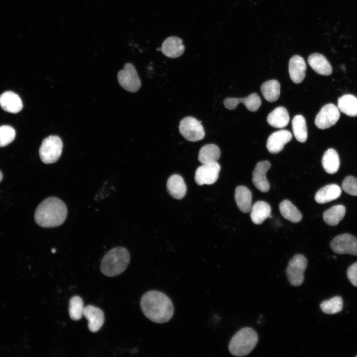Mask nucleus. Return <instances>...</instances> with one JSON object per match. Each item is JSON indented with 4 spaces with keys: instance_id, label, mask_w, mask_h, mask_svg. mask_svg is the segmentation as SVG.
<instances>
[{
    "instance_id": "27",
    "label": "nucleus",
    "mask_w": 357,
    "mask_h": 357,
    "mask_svg": "<svg viewBox=\"0 0 357 357\" xmlns=\"http://www.w3.org/2000/svg\"><path fill=\"white\" fill-rule=\"evenodd\" d=\"M221 156L220 150L214 144H208L201 148L198 160L202 164L217 162Z\"/></svg>"
},
{
    "instance_id": "28",
    "label": "nucleus",
    "mask_w": 357,
    "mask_h": 357,
    "mask_svg": "<svg viewBox=\"0 0 357 357\" xmlns=\"http://www.w3.org/2000/svg\"><path fill=\"white\" fill-rule=\"evenodd\" d=\"M279 209L282 216L292 223H298L302 219L301 213L288 200H284L280 203Z\"/></svg>"
},
{
    "instance_id": "14",
    "label": "nucleus",
    "mask_w": 357,
    "mask_h": 357,
    "mask_svg": "<svg viewBox=\"0 0 357 357\" xmlns=\"http://www.w3.org/2000/svg\"><path fill=\"white\" fill-rule=\"evenodd\" d=\"M292 134L290 131L282 129L272 133L267 141V148L272 154H276L281 151L286 144L290 141Z\"/></svg>"
},
{
    "instance_id": "33",
    "label": "nucleus",
    "mask_w": 357,
    "mask_h": 357,
    "mask_svg": "<svg viewBox=\"0 0 357 357\" xmlns=\"http://www.w3.org/2000/svg\"><path fill=\"white\" fill-rule=\"evenodd\" d=\"M84 303L79 296L72 297L69 301L68 312L70 318L73 320H79L83 315Z\"/></svg>"
},
{
    "instance_id": "13",
    "label": "nucleus",
    "mask_w": 357,
    "mask_h": 357,
    "mask_svg": "<svg viewBox=\"0 0 357 357\" xmlns=\"http://www.w3.org/2000/svg\"><path fill=\"white\" fill-rule=\"evenodd\" d=\"M270 167L271 164L269 161H260L257 163L253 172V183L258 189L263 192H266L270 189L266 173Z\"/></svg>"
},
{
    "instance_id": "12",
    "label": "nucleus",
    "mask_w": 357,
    "mask_h": 357,
    "mask_svg": "<svg viewBox=\"0 0 357 357\" xmlns=\"http://www.w3.org/2000/svg\"><path fill=\"white\" fill-rule=\"evenodd\" d=\"M242 103L251 112L256 111L261 105V100L256 93H252L247 97L244 98H226L224 101V105L229 110L235 109L239 103Z\"/></svg>"
},
{
    "instance_id": "29",
    "label": "nucleus",
    "mask_w": 357,
    "mask_h": 357,
    "mask_svg": "<svg viewBox=\"0 0 357 357\" xmlns=\"http://www.w3.org/2000/svg\"><path fill=\"white\" fill-rule=\"evenodd\" d=\"M346 213V208L342 205H335L325 211L323 215L324 222L330 226L337 225L343 219Z\"/></svg>"
},
{
    "instance_id": "31",
    "label": "nucleus",
    "mask_w": 357,
    "mask_h": 357,
    "mask_svg": "<svg viewBox=\"0 0 357 357\" xmlns=\"http://www.w3.org/2000/svg\"><path fill=\"white\" fill-rule=\"evenodd\" d=\"M292 128L296 139L301 143L307 138V131L304 118L300 115L295 116L292 120Z\"/></svg>"
},
{
    "instance_id": "7",
    "label": "nucleus",
    "mask_w": 357,
    "mask_h": 357,
    "mask_svg": "<svg viewBox=\"0 0 357 357\" xmlns=\"http://www.w3.org/2000/svg\"><path fill=\"white\" fill-rule=\"evenodd\" d=\"M179 130L181 135L187 140L196 142L203 139L205 133L201 121L192 117H186L182 119L179 124Z\"/></svg>"
},
{
    "instance_id": "19",
    "label": "nucleus",
    "mask_w": 357,
    "mask_h": 357,
    "mask_svg": "<svg viewBox=\"0 0 357 357\" xmlns=\"http://www.w3.org/2000/svg\"><path fill=\"white\" fill-rule=\"evenodd\" d=\"M167 188L173 197L180 199L186 192V185L182 177L178 174L172 175L168 179Z\"/></svg>"
},
{
    "instance_id": "24",
    "label": "nucleus",
    "mask_w": 357,
    "mask_h": 357,
    "mask_svg": "<svg viewBox=\"0 0 357 357\" xmlns=\"http://www.w3.org/2000/svg\"><path fill=\"white\" fill-rule=\"evenodd\" d=\"M290 117L287 110L283 107H278L268 116L267 121L272 127L282 128L289 123Z\"/></svg>"
},
{
    "instance_id": "4",
    "label": "nucleus",
    "mask_w": 357,
    "mask_h": 357,
    "mask_svg": "<svg viewBox=\"0 0 357 357\" xmlns=\"http://www.w3.org/2000/svg\"><path fill=\"white\" fill-rule=\"evenodd\" d=\"M258 340L257 334L253 329L241 328L231 338L228 347L229 352L236 357L246 356L254 348Z\"/></svg>"
},
{
    "instance_id": "5",
    "label": "nucleus",
    "mask_w": 357,
    "mask_h": 357,
    "mask_svg": "<svg viewBox=\"0 0 357 357\" xmlns=\"http://www.w3.org/2000/svg\"><path fill=\"white\" fill-rule=\"evenodd\" d=\"M63 144L61 139L57 135H50L45 138L39 149V156L45 164H52L60 158Z\"/></svg>"
},
{
    "instance_id": "34",
    "label": "nucleus",
    "mask_w": 357,
    "mask_h": 357,
    "mask_svg": "<svg viewBox=\"0 0 357 357\" xmlns=\"http://www.w3.org/2000/svg\"><path fill=\"white\" fill-rule=\"evenodd\" d=\"M16 135L15 129L11 126L3 125L0 126V147H4L14 139Z\"/></svg>"
},
{
    "instance_id": "39",
    "label": "nucleus",
    "mask_w": 357,
    "mask_h": 357,
    "mask_svg": "<svg viewBox=\"0 0 357 357\" xmlns=\"http://www.w3.org/2000/svg\"><path fill=\"white\" fill-rule=\"evenodd\" d=\"M157 51H161V48H157Z\"/></svg>"
},
{
    "instance_id": "35",
    "label": "nucleus",
    "mask_w": 357,
    "mask_h": 357,
    "mask_svg": "<svg viewBox=\"0 0 357 357\" xmlns=\"http://www.w3.org/2000/svg\"><path fill=\"white\" fill-rule=\"evenodd\" d=\"M342 187L347 193L357 196V178L351 176L346 177L342 182Z\"/></svg>"
},
{
    "instance_id": "15",
    "label": "nucleus",
    "mask_w": 357,
    "mask_h": 357,
    "mask_svg": "<svg viewBox=\"0 0 357 357\" xmlns=\"http://www.w3.org/2000/svg\"><path fill=\"white\" fill-rule=\"evenodd\" d=\"M83 315L87 319L88 329L92 332L98 331L104 324V312L97 307L91 305L84 307Z\"/></svg>"
},
{
    "instance_id": "30",
    "label": "nucleus",
    "mask_w": 357,
    "mask_h": 357,
    "mask_svg": "<svg viewBox=\"0 0 357 357\" xmlns=\"http://www.w3.org/2000/svg\"><path fill=\"white\" fill-rule=\"evenodd\" d=\"M261 93L268 102L277 101L280 95V84L276 80H270L263 83L261 86Z\"/></svg>"
},
{
    "instance_id": "16",
    "label": "nucleus",
    "mask_w": 357,
    "mask_h": 357,
    "mask_svg": "<svg viewBox=\"0 0 357 357\" xmlns=\"http://www.w3.org/2000/svg\"><path fill=\"white\" fill-rule=\"evenodd\" d=\"M161 52L168 58L174 59L181 56L185 50L181 39L171 36L166 39L162 44Z\"/></svg>"
},
{
    "instance_id": "11",
    "label": "nucleus",
    "mask_w": 357,
    "mask_h": 357,
    "mask_svg": "<svg viewBox=\"0 0 357 357\" xmlns=\"http://www.w3.org/2000/svg\"><path fill=\"white\" fill-rule=\"evenodd\" d=\"M340 116V111L334 104L323 106L316 116L315 124L319 129H324L335 124Z\"/></svg>"
},
{
    "instance_id": "3",
    "label": "nucleus",
    "mask_w": 357,
    "mask_h": 357,
    "mask_svg": "<svg viewBox=\"0 0 357 357\" xmlns=\"http://www.w3.org/2000/svg\"><path fill=\"white\" fill-rule=\"evenodd\" d=\"M130 256L124 247L118 246L108 251L103 257L100 269L102 273L108 277L120 275L127 267Z\"/></svg>"
},
{
    "instance_id": "8",
    "label": "nucleus",
    "mask_w": 357,
    "mask_h": 357,
    "mask_svg": "<svg viewBox=\"0 0 357 357\" xmlns=\"http://www.w3.org/2000/svg\"><path fill=\"white\" fill-rule=\"evenodd\" d=\"M119 85L125 90L134 93L140 89L141 82L135 67L130 63L124 64L117 75Z\"/></svg>"
},
{
    "instance_id": "10",
    "label": "nucleus",
    "mask_w": 357,
    "mask_h": 357,
    "mask_svg": "<svg viewBox=\"0 0 357 357\" xmlns=\"http://www.w3.org/2000/svg\"><path fill=\"white\" fill-rule=\"evenodd\" d=\"M221 169L217 162L202 164L196 170L195 180L199 185L212 184L218 179Z\"/></svg>"
},
{
    "instance_id": "9",
    "label": "nucleus",
    "mask_w": 357,
    "mask_h": 357,
    "mask_svg": "<svg viewBox=\"0 0 357 357\" xmlns=\"http://www.w3.org/2000/svg\"><path fill=\"white\" fill-rule=\"evenodd\" d=\"M330 247L337 254L357 255V238L349 234L340 235L332 240Z\"/></svg>"
},
{
    "instance_id": "2",
    "label": "nucleus",
    "mask_w": 357,
    "mask_h": 357,
    "mask_svg": "<svg viewBox=\"0 0 357 357\" xmlns=\"http://www.w3.org/2000/svg\"><path fill=\"white\" fill-rule=\"evenodd\" d=\"M67 214L65 204L56 197L44 200L37 207L34 214L36 223L43 228H50L61 225Z\"/></svg>"
},
{
    "instance_id": "32",
    "label": "nucleus",
    "mask_w": 357,
    "mask_h": 357,
    "mask_svg": "<svg viewBox=\"0 0 357 357\" xmlns=\"http://www.w3.org/2000/svg\"><path fill=\"white\" fill-rule=\"evenodd\" d=\"M343 306L342 298L339 296H335L332 298L323 301L320 305L322 311L329 314H336L340 312Z\"/></svg>"
},
{
    "instance_id": "37",
    "label": "nucleus",
    "mask_w": 357,
    "mask_h": 357,
    "mask_svg": "<svg viewBox=\"0 0 357 357\" xmlns=\"http://www.w3.org/2000/svg\"><path fill=\"white\" fill-rule=\"evenodd\" d=\"M3 178V176L1 172L0 171V182L2 180Z\"/></svg>"
},
{
    "instance_id": "17",
    "label": "nucleus",
    "mask_w": 357,
    "mask_h": 357,
    "mask_svg": "<svg viewBox=\"0 0 357 357\" xmlns=\"http://www.w3.org/2000/svg\"><path fill=\"white\" fill-rule=\"evenodd\" d=\"M306 65L304 59L298 55L293 56L289 62V73L293 82H301L305 76Z\"/></svg>"
},
{
    "instance_id": "1",
    "label": "nucleus",
    "mask_w": 357,
    "mask_h": 357,
    "mask_svg": "<svg viewBox=\"0 0 357 357\" xmlns=\"http://www.w3.org/2000/svg\"><path fill=\"white\" fill-rule=\"evenodd\" d=\"M140 306L144 315L157 323L167 322L174 313L171 299L164 293L156 290L148 291L142 296Z\"/></svg>"
},
{
    "instance_id": "21",
    "label": "nucleus",
    "mask_w": 357,
    "mask_h": 357,
    "mask_svg": "<svg viewBox=\"0 0 357 357\" xmlns=\"http://www.w3.org/2000/svg\"><path fill=\"white\" fill-rule=\"evenodd\" d=\"M341 192V188L338 185L328 184L319 189L316 193L314 198L317 203L324 204L339 198Z\"/></svg>"
},
{
    "instance_id": "25",
    "label": "nucleus",
    "mask_w": 357,
    "mask_h": 357,
    "mask_svg": "<svg viewBox=\"0 0 357 357\" xmlns=\"http://www.w3.org/2000/svg\"><path fill=\"white\" fill-rule=\"evenodd\" d=\"M338 108L349 117L357 116V97L352 94H345L338 100Z\"/></svg>"
},
{
    "instance_id": "38",
    "label": "nucleus",
    "mask_w": 357,
    "mask_h": 357,
    "mask_svg": "<svg viewBox=\"0 0 357 357\" xmlns=\"http://www.w3.org/2000/svg\"><path fill=\"white\" fill-rule=\"evenodd\" d=\"M56 251V250L55 249H52V252L53 253H55Z\"/></svg>"
},
{
    "instance_id": "23",
    "label": "nucleus",
    "mask_w": 357,
    "mask_h": 357,
    "mask_svg": "<svg viewBox=\"0 0 357 357\" xmlns=\"http://www.w3.org/2000/svg\"><path fill=\"white\" fill-rule=\"evenodd\" d=\"M250 217L252 222L257 225L262 224L271 215L270 206L263 201L256 202L251 207Z\"/></svg>"
},
{
    "instance_id": "40",
    "label": "nucleus",
    "mask_w": 357,
    "mask_h": 357,
    "mask_svg": "<svg viewBox=\"0 0 357 357\" xmlns=\"http://www.w3.org/2000/svg\"><path fill=\"white\" fill-rule=\"evenodd\" d=\"M356 357H357V356H356Z\"/></svg>"
},
{
    "instance_id": "22",
    "label": "nucleus",
    "mask_w": 357,
    "mask_h": 357,
    "mask_svg": "<svg viewBox=\"0 0 357 357\" xmlns=\"http://www.w3.org/2000/svg\"><path fill=\"white\" fill-rule=\"evenodd\" d=\"M235 199L238 209L243 213L250 211L251 207L252 194L244 186L240 185L235 189Z\"/></svg>"
},
{
    "instance_id": "6",
    "label": "nucleus",
    "mask_w": 357,
    "mask_h": 357,
    "mask_svg": "<svg viewBox=\"0 0 357 357\" xmlns=\"http://www.w3.org/2000/svg\"><path fill=\"white\" fill-rule=\"evenodd\" d=\"M307 260L304 255H295L289 262L286 270L290 283L294 286L301 285L304 281V272L307 267Z\"/></svg>"
},
{
    "instance_id": "18",
    "label": "nucleus",
    "mask_w": 357,
    "mask_h": 357,
    "mask_svg": "<svg viewBox=\"0 0 357 357\" xmlns=\"http://www.w3.org/2000/svg\"><path fill=\"white\" fill-rule=\"evenodd\" d=\"M0 106L5 111L16 114L23 108L19 96L12 91H5L0 95Z\"/></svg>"
},
{
    "instance_id": "36",
    "label": "nucleus",
    "mask_w": 357,
    "mask_h": 357,
    "mask_svg": "<svg viewBox=\"0 0 357 357\" xmlns=\"http://www.w3.org/2000/svg\"><path fill=\"white\" fill-rule=\"evenodd\" d=\"M347 277L352 284L357 287V262L353 263L348 269Z\"/></svg>"
},
{
    "instance_id": "26",
    "label": "nucleus",
    "mask_w": 357,
    "mask_h": 357,
    "mask_svg": "<svg viewBox=\"0 0 357 357\" xmlns=\"http://www.w3.org/2000/svg\"><path fill=\"white\" fill-rule=\"evenodd\" d=\"M322 165L327 173H336L340 167V159L337 152L332 148L328 149L322 157Z\"/></svg>"
},
{
    "instance_id": "20",
    "label": "nucleus",
    "mask_w": 357,
    "mask_h": 357,
    "mask_svg": "<svg viewBox=\"0 0 357 357\" xmlns=\"http://www.w3.org/2000/svg\"><path fill=\"white\" fill-rule=\"evenodd\" d=\"M307 61L311 67L318 74L329 75L332 72V66L326 58L319 53L309 56Z\"/></svg>"
}]
</instances>
